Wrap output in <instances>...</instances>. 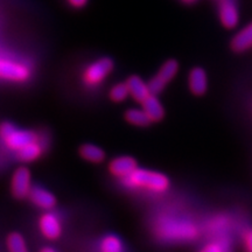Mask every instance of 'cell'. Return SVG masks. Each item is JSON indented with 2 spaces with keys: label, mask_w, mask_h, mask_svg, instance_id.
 Wrapping results in <instances>:
<instances>
[{
  "label": "cell",
  "mask_w": 252,
  "mask_h": 252,
  "mask_svg": "<svg viewBox=\"0 0 252 252\" xmlns=\"http://www.w3.org/2000/svg\"><path fill=\"white\" fill-rule=\"evenodd\" d=\"M32 75L31 69L24 63L0 56V78L11 82H26Z\"/></svg>",
  "instance_id": "cell-5"
},
{
  "label": "cell",
  "mask_w": 252,
  "mask_h": 252,
  "mask_svg": "<svg viewBox=\"0 0 252 252\" xmlns=\"http://www.w3.org/2000/svg\"><path fill=\"white\" fill-rule=\"evenodd\" d=\"M198 252H232L229 242L224 239H217L204 245Z\"/></svg>",
  "instance_id": "cell-21"
},
{
  "label": "cell",
  "mask_w": 252,
  "mask_h": 252,
  "mask_svg": "<svg viewBox=\"0 0 252 252\" xmlns=\"http://www.w3.org/2000/svg\"><path fill=\"white\" fill-rule=\"evenodd\" d=\"M0 139L7 149L18 152L31 143L39 140V135L35 132L21 130L12 123L5 122L0 124Z\"/></svg>",
  "instance_id": "cell-2"
},
{
  "label": "cell",
  "mask_w": 252,
  "mask_h": 252,
  "mask_svg": "<svg viewBox=\"0 0 252 252\" xmlns=\"http://www.w3.org/2000/svg\"><path fill=\"white\" fill-rule=\"evenodd\" d=\"M100 252H124V244L116 235L105 236L100 242Z\"/></svg>",
  "instance_id": "cell-18"
},
{
  "label": "cell",
  "mask_w": 252,
  "mask_h": 252,
  "mask_svg": "<svg viewBox=\"0 0 252 252\" xmlns=\"http://www.w3.org/2000/svg\"><path fill=\"white\" fill-rule=\"evenodd\" d=\"M126 187L132 189L151 191V193H165L171 187L169 178L163 173L138 167L130 176L122 180Z\"/></svg>",
  "instance_id": "cell-1"
},
{
  "label": "cell",
  "mask_w": 252,
  "mask_h": 252,
  "mask_svg": "<svg viewBox=\"0 0 252 252\" xmlns=\"http://www.w3.org/2000/svg\"><path fill=\"white\" fill-rule=\"evenodd\" d=\"M179 71V62L176 60H167L166 62L162 63L159 70L154 76L151 78L149 82V87L151 93L153 94H161L167 84H169L174 80Z\"/></svg>",
  "instance_id": "cell-4"
},
{
  "label": "cell",
  "mask_w": 252,
  "mask_h": 252,
  "mask_svg": "<svg viewBox=\"0 0 252 252\" xmlns=\"http://www.w3.org/2000/svg\"><path fill=\"white\" fill-rule=\"evenodd\" d=\"M32 188H33V185H32V174L30 169L25 166L15 169L11 180L12 195L18 200H24L30 196Z\"/></svg>",
  "instance_id": "cell-6"
},
{
  "label": "cell",
  "mask_w": 252,
  "mask_h": 252,
  "mask_svg": "<svg viewBox=\"0 0 252 252\" xmlns=\"http://www.w3.org/2000/svg\"><path fill=\"white\" fill-rule=\"evenodd\" d=\"M78 153H80L82 159L91 163H100L106 158L105 152H104L102 147L94 144L81 145L80 149H78Z\"/></svg>",
  "instance_id": "cell-15"
},
{
  "label": "cell",
  "mask_w": 252,
  "mask_h": 252,
  "mask_svg": "<svg viewBox=\"0 0 252 252\" xmlns=\"http://www.w3.org/2000/svg\"><path fill=\"white\" fill-rule=\"evenodd\" d=\"M109 173L115 178L124 179L130 176L138 168V162L134 158L128 156H122L112 159L108 165Z\"/></svg>",
  "instance_id": "cell-8"
},
{
  "label": "cell",
  "mask_w": 252,
  "mask_h": 252,
  "mask_svg": "<svg viewBox=\"0 0 252 252\" xmlns=\"http://www.w3.org/2000/svg\"><path fill=\"white\" fill-rule=\"evenodd\" d=\"M126 84H127L128 90H130V96L135 102L140 104L152 94L150 90L149 83H146L143 78L137 76V75H132V76L128 77L126 80Z\"/></svg>",
  "instance_id": "cell-11"
},
{
  "label": "cell",
  "mask_w": 252,
  "mask_h": 252,
  "mask_svg": "<svg viewBox=\"0 0 252 252\" xmlns=\"http://www.w3.org/2000/svg\"><path fill=\"white\" fill-rule=\"evenodd\" d=\"M188 87L194 96H203L208 89V77L204 69L195 67L189 71Z\"/></svg>",
  "instance_id": "cell-10"
},
{
  "label": "cell",
  "mask_w": 252,
  "mask_h": 252,
  "mask_svg": "<svg viewBox=\"0 0 252 252\" xmlns=\"http://www.w3.org/2000/svg\"><path fill=\"white\" fill-rule=\"evenodd\" d=\"M252 46V24L248 25L241 32L236 34L231 41V48L235 52H244Z\"/></svg>",
  "instance_id": "cell-16"
},
{
  "label": "cell",
  "mask_w": 252,
  "mask_h": 252,
  "mask_svg": "<svg viewBox=\"0 0 252 252\" xmlns=\"http://www.w3.org/2000/svg\"><path fill=\"white\" fill-rule=\"evenodd\" d=\"M88 1H89V0H67L69 6H71L72 8H76V9L86 7Z\"/></svg>",
  "instance_id": "cell-23"
},
{
  "label": "cell",
  "mask_w": 252,
  "mask_h": 252,
  "mask_svg": "<svg viewBox=\"0 0 252 252\" xmlns=\"http://www.w3.org/2000/svg\"><path fill=\"white\" fill-rule=\"evenodd\" d=\"M128 96H130V90H128V87L127 84H126V82L117 83L116 86H113L111 89H110V93H109L110 99L115 103L124 102V100L127 99Z\"/></svg>",
  "instance_id": "cell-20"
},
{
  "label": "cell",
  "mask_w": 252,
  "mask_h": 252,
  "mask_svg": "<svg viewBox=\"0 0 252 252\" xmlns=\"http://www.w3.org/2000/svg\"><path fill=\"white\" fill-rule=\"evenodd\" d=\"M141 108L144 109V111L147 113L152 123H159L165 118L166 111L163 105L160 102L159 98L157 97V94H151L146 99L141 103Z\"/></svg>",
  "instance_id": "cell-13"
},
{
  "label": "cell",
  "mask_w": 252,
  "mask_h": 252,
  "mask_svg": "<svg viewBox=\"0 0 252 252\" xmlns=\"http://www.w3.org/2000/svg\"><path fill=\"white\" fill-rule=\"evenodd\" d=\"M28 198H30V201L34 206L42 210H46V212L52 210L56 206V202H58L55 195L42 187L32 188Z\"/></svg>",
  "instance_id": "cell-9"
},
{
  "label": "cell",
  "mask_w": 252,
  "mask_h": 252,
  "mask_svg": "<svg viewBox=\"0 0 252 252\" xmlns=\"http://www.w3.org/2000/svg\"><path fill=\"white\" fill-rule=\"evenodd\" d=\"M182 2H184V4H194L195 1H196V0H181Z\"/></svg>",
  "instance_id": "cell-25"
},
{
  "label": "cell",
  "mask_w": 252,
  "mask_h": 252,
  "mask_svg": "<svg viewBox=\"0 0 252 252\" xmlns=\"http://www.w3.org/2000/svg\"><path fill=\"white\" fill-rule=\"evenodd\" d=\"M6 245H7L8 252H30L27 249L26 241L23 235L19 232H12L8 235L6 239Z\"/></svg>",
  "instance_id": "cell-19"
},
{
  "label": "cell",
  "mask_w": 252,
  "mask_h": 252,
  "mask_svg": "<svg viewBox=\"0 0 252 252\" xmlns=\"http://www.w3.org/2000/svg\"><path fill=\"white\" fill-rule=\"evenodd\" d=\"M125 121L128 123V124L138 126V127H146L149 126L152 121H151L147 113L144 111V109H128L126 110L124 115Z\"/></svg>",
  "instance_id": "cell-17"
},
{
  "label": "cell",
  "mask_w": 252,
  "mask_h": 252,
  "mask_svg": "<svg viewBox=\"0 0 252 252\" xmlns=\"http://www.w3.org/2000/svg\"><path fill=\"white\" fill-rule=\"evenodd\" d=\"M243 242L245 251L252 252V228L245 229L243 232Z\"/></svg>",
  "instance_id": "cell-22"
},
{
  "label": "cell",
  "mask_w": 252,
  "mask_h": 252,
  "mask_svg": "<svg viewBox=\"0 0 252 252\" xmlns=\"http://www.w3.org/2000/svg\"><path fill=\"white\" fill-rule=\"evenodd\" d=\"M43 152H45V146L40 140L31 143L27 146H25L24 149L17 152V157L20 161L23 162H33L35 160L40 159L42 157Z\"/></svg>",
  "instance_id": "cell-14"
},
{
  "label": "cell",
  "mask_w": 252,
  "mask_h": 252,
  "mask_svg": "<svg viewBox=\"0 0 252 252\" xmlns=\"http://www.w3.org/2000/svg\"><path fill=\"white\" fill-rule=\"evenodd\" d=\"M220 19L223 26L226 28H234L237 26L239 15L234 0H222L220 1Z\"/></svg>",
  "instance_id": "cell-12"
},
{
  "label": "cell",
  "mask_w": 252,
  "mask_h": 252,
  "mask_svg": "<svg viewBox=\"0 0 252 252\" xmlns=\"http://www.w3.org/2000/svg\"><path fill=\"white\" fill-rule=\"evenodd\" d=\"M40 252H58V251H56L55 249L52 248V247H45V248L41 249Z\"/></svg>",
  "instance_id": "cell-24"
},
{
  "label": "cell",
  "mask_w": 252,
  "mask_h": 252,
  "mask_svg": "<svg viewBox=\"0 0 252 252\" xmlns=\"http://www.w3.org/2000/svg\"><path fill=\"white\" fill-rule=\"evenodd\" d=\"M113 68H115V63L112 59L100 58L90 63L84 69L83 74H82V81L87 87L90 88L99 86L113 71Z\"/></svg>",
  "instance_id": "cell-3"
},
{
  "label": "cell",
  "mask_w": 252,
  "mask_h": 252,
  "mask_svg": "<svg viewBox=\"0 0 252 252\" xmlns=\"http://www.w3.org/2000/svg\"><path fill=\"white\" fill-rule=\"evenodd\" d=\"M39 230L41 235L48 241H56L61 237L63 226L61 220L56 214L52 213L50 210L42 214L39 219Z\"/></svg>",
  "instance_id": "cell-7"
}]
</instances>
